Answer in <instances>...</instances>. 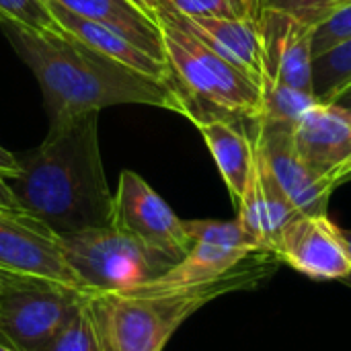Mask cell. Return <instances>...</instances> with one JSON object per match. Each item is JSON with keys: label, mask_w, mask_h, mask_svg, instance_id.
<instances>
[{"label": "cell", "mask_w": 351, "mask_h": 351, "mask_svg": "<svg viewBox=\"0 0 351 351\" xmlns=\"http://www.w3.org/2000/svg\"><path fill=\"white\" fill-rule=\"evenodd\" d=\"M0 31L37 78L49 125L111 105H152L181 113L173 82L140 74L70 33H43L0 16Z\"/></svg>", "instance_id": "cell-1"}, {"label": "cell", "mask_w": 351, "mask_h": 351, "mask_svg": "<svg viewBox=\"0 0 351 351\" xmlns=\"http://www.w3.org/2000/svg\"><path fill=\"white\" fill-rule=\"evenodd\" d=\"M19 175L6 179L19 208L58 237L109 226L113 193L107 185L99 111L49 125L45 140L16 156Z\"/></svg>", "instance_id": "cell-2"}, {"label": "cell", "mask_w": 351, "mask_h": 351, "mask_svg": "<svg viewBox=\"0 0 351 351\" xmlns=\"http://www.w3.org/2000/svg\"><path fill=\"white\" fill-rule=\"evenodd\" d=\"M280 257L271 251H253L220 278L156 286L152 282L128 292H86L105 351H162L177 329L212 300L255 290L267 282Z\"/></svg>", "instance_id": "cell-3"}, {"label": "cell", "mask_w": 351, "mask_h": 351, "mask_svg": "<svg viewBox=\"0 0 351 351\" xmlns=\"http://www.w3.org/2000/svg\"><path fill=\"white\" fill-rule=\"evenodd\" d=\"M165 2L156 12V25L181 99V115L191 121H257L263 115V86L185 29Z\"/></svg>", "instance_id": "cell-4"}, {"label": "cell", "mask_w": 351, "mask_h": 351, "mask_svg": "<svg viewBox=\"0 0 351 351\" xmlns=\"http://www.w3.org/2000/svg\"><path fill=\"white\" fill-rule=\"evenodd\" d=\"M60 243L86 292H128L154 282L175 265L113 224L60 237Z\"/></svg>", "instance_id": "cell-5"}, {"label": "cell", "mask_w": 351, "mask_h": 351, "mask_svg": "<svg viewBox=\"0 0 351 351\" xmlns=\"http://www.w3.org/2000/svg\"><path fill=\"white\" fill-rule=\"evenodd\" d=\"M14 286L86 292L56 232L23 210H0V290Z\"/></svg>", "instance_id": "cell-6"}, {"label": "cell", "mask_w": 351, "mask_h": 351, "mask_svg": "<svg viewBox=\"0 0 351 351\" xmlns=\"http://www.w3.org/2000/svg\"><path fill=\"white\" fill-rule=\"evenodd\" d=\"M84 292L43 286L0 290V337L19 351H47L78 311Z\"/></svg>", "instance_id": "cell-7"}, {"label": "cell", "mask_w": 351, "mask_h": 351, "mask_svg": "<svg viewBox=\"0 0 351 351\" xmlns=\"http://www.w3.org/2000/svg\"><path fill=\"white\" fill-rule=\"evenodd\" d=\"M111 224L169 257L173 263H179L193 247L183 220L134 171H123L119 175Z\"/></svg>", "instance_id": "cell-8"}, {"label": "cell", "mask_w": 351, "mask_h": 351, "mask_svg": "<svg viewBox=\"0 0 351 351\" xmlns=\"http://www.w3.org/2000/svg\"><path fill=\"white\" fill-rule=\"evenodd\" d=\"M294 150L327 187L351 179V113L335 103H315L292 132Z\"/></svg>", "instance_id": "cell-9"}, {"label": "cell", "mask_w": 351, "mask_h": 351, "mask_svg": "<svg viewBox=\"0 0 351 351\" xmlns=\"http://www.w3.org/2000/svg\"><path fill=\"white\" fill-rule=\"evenodd\" d=\"M253 123L255 132L251 138L296 210L304 216H327L333 189L321 183L296 154L292 142L294 125L267 117H259Z\"/></svg>", "instance_id": "cell-10"}, {"label": "cell", "mask_w": 351, "mask_h": 351, "mask_svg": "<svg viewBox=\"0 0 351 351\" xmlns=\"http://www.w3.org/2000/svg\"><path fill=\"white\" fill-rule=\"evenodd\" d=\"M276 255L313 280H348L351 274L343 232L329 216H298L282 234Z\"/></svg>", "instance_id": "cell-11"}, {"label": "cell", "mask_w": 351, "mask_h": 351, "mask_svg": "<svg viewBox=\"0 0 351 351\" xmlns=\"http://www.w3.org/2000/svg\"><path fill=\"white\" fill-rule=\"evenodd\" d=\"M257 25L263 37L265 82L313 93L315 27L284 12L261 8Z\"/></svg>", "instance_id": "cell-12"}, {"label": "cell", "mask_w": 351, "mask_h": 351, "mask_svg": "<svg viewBox=\"0 0 351 351\" xmlns=\"http://www.w3.org/2000/svg\"><path fill=\"white\" fill-rule=\"evenodd\" d=\"M253 140V138H251ZM239 222L257 241L261 251L276 253L286 228L302 216L284 193L265 158L253 142V165L245 193L237 206Z\"/></svg>", "instance_id": "cell-13"}, {"label": "cell", "mask_w": 351, "mask_h": 351, "mask_svg": "<svg viewBox=\"0 0 351 351\" xmlns=\"http://www.w3.org/2000/svg\"><path fill=\"white\" fill-rule=\"evenodd\" d=\"M169 12L189 29L208 47L224 56L228 62L247 72L253 80L263 86L265 60H263V37L257 19H224L208 14H183L169 0L165 2Z\"/></svg>", "instance_id": "cell-14"}, {"label": "cell", "mask_w": 351, "mask_h": 351, "mask_svg": "<svg viewBox=\"0 0 351 351\" xmlns=\"http://www.w3.org/2000/svg\"><path fill=\"white\" fill-rule=\"evenodd\" d=\"M45 6H47L49 14L58 21V25L66 33H70L72 37L82 41L84 45L97 49L99 53H103V56H107V58H111V60H115V62L140 72V74L173 82L169 64L152 58L142 47H138L134 41H130L125 35H121V33H117V31H113L101 23L78 16V14L66 10L64 6H60L56 2H45Z\"/></svg>", "instance_id": "cell-15"}, {"label": "cell", "mask_w": 351, "mask_h": 351, "mask_svg": "<svg viewBox=\"0 0 351 351\" xmlns=\"http://www.w3.org/2000/svg\"><path fill=\"white\" fill-rule=\"evenodd\" d=\"M43 2H56L78 16L101 23L125 35L130 41H134L152 58L167 62L160 27L130 0H43Z\"/></svg>", "instance_id": "cell-16"}, {"label": "cell", "mask_w": 351, "mask_h": 351, "mask_svg": "<svg viewBox=\"0 0 351 351\" xmlns=\"http://www.w3.org/2000/svg\"><path fill=\"white\" fill-rule=\"evenodd\" d=\"M193 123L206 140V146L210 148V154L228 187L232 202L239 206L253 165L251 134H245L234 125V121L228 119H204Z\"/></svg>", "instance_id": "cell-17"}, {"label": "cell", "mask_w": 351, "mask_h": 351, "mask_svg": "<svg viewBox=\"0 0 351 351\" xmlns=\"http://www.w3.org/2000/svg\"><path fill=\"white\" fill-rule=\"evenodd\" d=\"M253 251H241L216 243L206 241H193L191 251L175 263L167 274L156 278L152 284L156 286H183V284H199L214 278H220L222 274L230 271L234 265H239L247 255Z\"/></svg>", "instance_id": "cell-18"}, {"label": "cell", "mask_w": 351, "mask_h": 351, "mask_svg": "<svg viewBox=\"0 0 351 351\" xmlns=\"http://www.w3.org/2000/svg\"><path fill=\"white\" fill-rule=\"evenodd\" d=\"M47 351H105L103 337L93 315V308L88 304L86 292L78 311L64 325V329L58 333Z\"/></svg>", "instance_id": "cell-19"}, {"label": "cell", "mask_w": 351, "mask_h": 351, "mask_svg": "<svg viewBox=\"0 0 351 351\" xmlns=\"http://www.w3.org/2000/svg\"><path fill=\"white\" fill-rule=\"evenodd\" d=\"M317 103L313 93L296 90L284 84L265 82L263 84V115L267 119H278L296 125L302 115Z\"/></svg>", "instance_id": "cell-20"}, {"label": "cell", "mask_w": 351, "mask_h": 351, "mask_svg": "<svg viewBox=\"0 0 351 351\" xmlns=\"http://www.w3.org/2000/svg\"><path fill=\"white\" fill-rule=\"evenodd\" d=\"M185 232L191 241L216 243L241 251H261L257 241L237 220H183Z\"/></svg>", "instance_id": "cell-21"}, {"label": "cell", "mask_w": 351, "mask_h": 351, "mask_svg": "<svg viewBox=\"0 0 351 351\" xmlns=\"http://www.w3.org/2000/svg\"><path fill=\"white\" fill-rule=\"evenodd\" d=\"M183 14H208L224 19H257L259 4L255 0H169Z\"/></svg>", "instance_id": "cell-22"}, {"label": "cell", "mask_w": 351, "mask_h": 351, "mask_svg": "<svg viewBox=\"0 0 351 351\" xmlns=\"http://www.w3.org/2000/svg\"><path fill=\"white\" fill-rule=\"evenodd\" d=\"M0 16L43 33H64L43 0H0Z\"/></svg>", "instance_id": "cell-23"}, {"label": "cell", "mask_w": 351, "mask_h": 351, "mask_svg": "<svg viewBox=\"0 0 351 351\" xmlns=\"http://www.w3.org/2000/svg\"><path fill=\"white\" fill-rule=\"evenodd\" d=\"M346 2L350 0H261V8H271L311 27H319Z\"/></svg>", "instance_id": "cell-24"}, {"label": "cell", "mask_w": 351, "mask_h": 351, "mask_svg": "<svg viewBox=\"0 0 351 351\" xmlns=\"http://www.w3.org/2000/svg\"><path fill=\"white\" fill-rule=\"evenodd\" d=\"M351 39V0L337 8L325 23L315 27L313 33V60Z\"/></svg>", "instance_id": "cell-25"}, {"label": "cell", "mask_w": 351, "mask_h": 351, "mask_svg": "<svg viewBox=\"0 0 351 351\" xmlns=\"http://www.w3.org/2000/svg\"><path fill=\"white\" fill-rule=\"evenodd\" d=\"M19 175V160L12 152L0 146V177L2 179H12Z\"/></svg>", "instance_id": "cell-26"}, {"label": "cell", "mask_w": 351, "mask_h": 351, "mask_svg": "<svg viewBox=\"0 0 351 351\" xmlns=\"http://www.w3.org/2000/svg\"><path fill=\"white\" fill-rule=\"evenodd\" d=\"M0 210H21L6 179H2V177H0Z\"/></svg>", "instance_id": "cell-27"}, {"label": "cell", "mask_w": 351, "mask_h": 351, "mask_svg": "<svg viewBox=\"0 0 351 351\" xmlns=\"http://www.w3.org/2000/svg\"><path fill=\"white\" fill-rule=\"evenodd\" d=\"M134 6H138L144 14H148L154 23H156V12H158V8H160V4L165 2V0H130Z\"/></svg>", "instance_id": "cell-28"}, {"label": "cell", "mask_w": 351, "mask_h": 351, "mask_svg": "<svg viewBox=\"0 0 351 351\" xmlns=\"http://www.w3.org/2000/svg\"><path fill=\"white\" fill-rule=\"evenodd\" d=\"M331 103H335V105L343 107L346 111H350L351 113V84H348L341 93H337V95L333 97V101H331Z\"/></svg>", "instance_id": "cell-29"}, {"label": "cell", "mask_w": 351, "mask_h": 351, "mask_svg": "<svg viewBox=\"0 0 351 351\" xmlns=\"http://www.w3.org/2000/svg\"><path fill=\"white\" fill-rule=\"evenodd\" d=\"M343 232V241H346V247H348V255H350V263H351V230H341ZM343 282H348L351 286V274L348 280H343Z\"/></svg>", "instance_id": "cell-30"}, {"label": "cell", "mask_w": 351, "mask_h": 351, "mask_svg": "<svg viewBox=\"0 0 351 351\" xmlns=\"http://www.w3.org/2000/svg\"><path fill=\"white\" fill-rule=\"evenodd\" d=\"M0 351H19V350H16V348H12L10 343H6V341L0 337Z\"/></svg>", "instance_id": "cell-31"}, {"label": "cell", "mask_w": 351, "mask_h": 351, "mask_svg": "<svg viewBox=\"0 0 351 351\" xmlns=\"http://www.w3.org/2000/svg\"><path fill=\"white\" fill-rule=\"evenodd\" d=\"M255 2H257V4H259V8H261V0H255Z\"/></svg>", "instance_id": "cell-32"}]
</instances>
